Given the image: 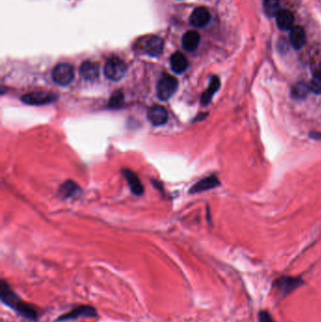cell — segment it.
Segmentation results:
<instances>
[{
  "label": "cell",
  "mask_w": 321,
  "mask_h": 322,
  "mask_svg": "<svg viewBox=\"0 0 321 322\" xmlns=\"http://www.w3.org/2000/svg\"><path fill=\"white\" fill-rule=\"evenodd\" d=\"M306 41L304 29L302 27H293L290 30V42L296 49H301Z\"/></svg>",
  "instance_id": "17"
},
{
  "label": "cell",
  "mask_w": 321,
  "mask_h": 322,
  "mask_svg": "<svg viewBox=\"0 0 321 322\" xmlns=\"http://www.w3.org/2000/svg\"><path fill=\"white\" fill-rule=\"evenodd\" d=\"M276 20L278 27L282 30H288L293 28L294 16L289 10H281L276 16Z\"/></svg>",
  "instance_id": "16"
},
{
  "label": "cell",
  "mask_w": 321,
  "mask_h": 322,
  "mask_svg": "<svg viewBox=\"0 0 321 322\" xmlns=\"http://www.w3.org/2000/svg\"><path fill=\"white\" fill-rule=\"evenodd\" d=\"M128 67L124 61L117 57H112L108 60L105 65V75L112 81H119L127 73Z\"/></svg>",
  "instance_id": "1"
},
{
  "label": "cell",
  "mask_w": 321,
  "mask_h": 322,
  "mask_svg": "<svg viewBox=\"0 0 321 322\" xmlns=\"http://www.w3.org/2000/svg\"><path fill=\"white\" fill-rule=\"evenodd\" d=\"M210 20V13L203 7H200L193 10L190 22L195 28H202L208 24Z\"/></svg>",
  "instance_id": "10"
},
{
  "label": "cell",
  "mask_w": 321,
  "mask_h": 322,
  "mask_svg": "<svg viewBox=\"0 0 321 322\" xmlns=\"http://www.w3.org/2000/svg\"><path fill=\"white\" fill-rule=\"evenodd\" d=\"M80 193L79 187L73 181H66L64 185L60 188V193L64 198L73 197L76 194Z\"/></svg>",
  "instance_id": "19"
},
{
  "label": "cell",
  "mask_w": 321,
  "mask_h": 322,
  "mask_svg": "<svg viewBox=\"0 0 321 322\" xmlns=\"http://www.w3.org/2000/svg\"><path fill=\"white\" fill-rule=\"evenodd\" d=\"M123 175L126 177V179L128 182L129 188L131 192L135 195H141L143 193V187L140 183V180L138 179V175L134 172H132L129 169H126L123 171Z\"/></svg>",
  "instance_id": "11"
},
{
  "label": "cell",
  "mask_w": 321,
  "mask_h": 322,
  "mask_svg": "<svg viewBox=\"0 0 321 322\" xmlns=\"http://www.w3.org/2000/svg\"><path fill=\"white\" fill-rule=\"evenodd\" d=\"M80 74L86 80H94L99 76V65L96 63L87 61L80 67Z\"/></svg>",
  "instance_id": "12"
},
{
  "label": "cell",
  "mask_w": 321,
  "mask_h": 322,
  "mask_svg": "<svg viewBox=\"0 0 321 322\" xmlns=\"http://www.w3.org/2000/svg\"><path fill=\"white\" fill-rule=\"evenodd\" d=\"M219 185H220V181L216 176H209L194 185L191 189V193H197L204 191H208L218 187Z\"/></svg>",
  "instance_id": "14"
},
{
  "label": "cell",
  "mask_w": 321,
  "mask_h": 322,
  "mask_svg": "<svg viewBox=\"0 0 321 322\" xmlns=\"http://www.w3.org/2000/svg\"><path fill=\"white\" fill-rule=\"evenodd\" d=\"M307 92H308V87L303 83L297 84L292 90V94H293L294 97L297 99L304 98L307 95Z\"/></svg>",
  "instance_id": "23"
},
{
  "label": "cell",
  "mask_w": 321,
  "mask_h": 322,
  "mask_svg": "<svg viewBox=\"0 0 321 322\" xmlns=\"http://www.w3.org/2000/svg\"><path fill=\"white\" fill-rule=\"evenodd\" d=\"M199 43H200V35L197 31H193V30L188 31L184 34L182 38V46L184 49L189 52H193L194 50H196L199 46Z\"/></svg>",
  "instance_id": "13"
},
{
  "label": "cell",
  "mask_w": 321,
  "mask_h": 322,
  "mask_svg": "<svg viewBox=\"0 0 321 322\" xmlns=\"http://www.w3.org/2000/svg\"><path fill=\"white\" fill-rule=\"evenodd\" d=\"M74 77V72L72 65L68 64H60L57 65L53 72L52 78L54 82L61 86H66L72 82Z\"/></svg>",
  "instance_id": "4"
},
{
  "label": "cell",
  "mask_w": 321,
  "mask_h": 322,
  "mask_svg": "<svg viewBox=\"0 0 321 322\" xmlns=\"http://www.w3.org/2000/svg\"><path fill=\"white\" fill-rule=\"evenodd\" d=\"M125 103V96L122 91H116L110 96L109 107L111 109H120Z\"/></svg>",
  "instance_id": "21"
},
{
  "label": "cell",
  "mask_w": 321,
  "mask_h": 322,
  "mask_svg": "<svg viewBox=\"0 0 321 322\" xmlns=\"http://www.w3.org/2000/svg\"><path fill=\"white\" fill-rule=\"evenodd\" d=\"M258 318H259V322H275L273 321L272 317L270 316V314L268 313L267 311H265V310L259 312Z\"/></svg>",
  "instance_id": "24"
},
{
  "label": "cell",
  "mask_w": 321,
  "mask_h": 322,
  "mask_svg": "<svg viewBox=\"0 0 321 322\" xmlns=\"http://www.w3.org/2000/svg\"><path fill=\"white\" fill-rule=\"evenodd\" d=\"M95 318L97 317L96 310L90 305H80L70 311L69 313L64 314L61 316L57 322H69L73 320H77L79 318Z\"/></svg>",
  "instance_id": "6"
},
{
  "label": "cell",
  "mask_w": 321,
  "mask_h": 322,
  "mask_svg": "<svg viewBox=\"0 0 321 322\" xmlns=\"http://www.w3.org/2000/svg\"><path fill=\"white\" fill-rule=\"evenodd\" d=\"M302 285H303V281L300 277H280L274 282V287L277 292L283 297L290 294Z\"/></svg>",
  "instance_id": "3"
},
{
  "label": "cell",
  "mask_w": 321,
  "mask_h": 322,
  "mask_svg": "<svg viewBox=\"0 0 321 322\" xmlns=\"http://www.w3.org/2000/svg\"><path fill=\"white\" fill-rule=\"evenodd\" d=\"M147 118L152 125L156 127L163 126L168 121V112L164 107L154 105L148 110Z\"/></svg>",
  "instance_id": "7"
},
{
  "label": "cell",
  "mask_w": 321,
  "mask_h": 322,
  "mask_svg": "<svg viewBox=\"0 0 321 322\" xmlns=\"http://www.w3.org/2000/svg\"><path fill=\"white\" fill-rule=\"evenodd\" d=\"M11 308L27 321L37 322V320H38V314H37L36 310L30 304L22 302L20 299L15 304H13V306Z\"/></svg>",
  "instance_id": "8"
},
{
  "label": "cell",
  "mask_w": 321,
  "mask_h": 322,
  "mask_svg": "<svg viewBox=\"0 0 321 322\" xmlns=\"http://www.w3.org/2000/svg\"><path fill=\"white\" fill-rule=\"evenodd\" d=\"M264 9L266 15L273 17L281 11L279 0H264Z\"/></svg>",
  "instance_id": "20"
},
{
  "label": "cell",
  "mask_w": 321,
  "mask_h": 322,
  "mask_svg": "<svg viewBox=\"0 0 321 322\" xmlns=\"http://www.w3.org/2000/svg\"><path fill=\"white\" fill-rule=\"evenodd\" d=\"M309 89L317 94H321V71H318L310 82Z\"/></svg>",
  "instance_id": "22"
},
{
  "label": "cell",
  "mask_w": 321,
  "mask_h": 322,
  "mask_svg": "<svg viewBox=\"0 0 321 322\" xmlns=\"http://www.w3.org/2000/svg\"><path fill=\"white\" fill-rule=\"evenodd\" d=\"M170 64H171L172 70L176 74H182V73H184L187 70L188 65H189V63H188L186 57L180 52H176L171 57Z\"/></svg>",
  "instance_id": "15"
},
{
  "label": "cell",
  "mask_w": 321,
  "mask_h": 322,
  "mask_svg": "<svg viewBox=\"0 0 321 322\" xmlns=\"http://www.w3.org/2000/svg\"><path fill=\"white\" fill-rule=\"evenodd\" d=\"M58 99V95L51 92H29L25 94L21 100L25 104L31 105V106H42L53 103Z\"/></svg>",
  "instance_id": "5"
},
{
  "label": "cell",
  "mask_w": 321,
  "mask_h": 322,
  "mask_svg": "<svg viewBox=\"0 0 321 322\" xmlns=\"http://www.w3.org/2000/svg\"><path fill=\"white\" fill-rule=\"evenodd\" d=\"M177 87H178V81L175 77L170 74H163L157 83V87H156L157 97L163 101L170 99L176 92Z\"/></svg>",
  "instance_id": "2"
},
{
  "label": "cell",
  "mask_w": 321,
  "mask_h": 322,
  "mask_svg": "<svg viewBox=\"0 0 321 322\" xmlns=\"http://www.w3.org/2000/svg\"><path fill=\"white\" fill-rule=\"evenodd\" d=\"M220 82L219 77L213 76L211 81H210V84H209L208 89L202 93L201 101H202V104L203 106H206V105H208L210 103L212 98H213V96H214V94L220 89Z\"/></svg>",
  "instance_id": "18"
},
{
  "label": "cell",
  "mask_w": 321,
  "mask_h": 322,
  "mask_svg": "<svg viewBox=\"0 0 321 322\" xmlns=\"http://www.w3.org/2000/svg\"><path fill=\"white\" fill-rule=\"evenodd\" d=\"M163 47H164V43L161 38L151 36L145 41L143 49L145 53L151 57H159L163 51Z\"/></svg>",
  "instance_id": "9"
}]
</instances>
